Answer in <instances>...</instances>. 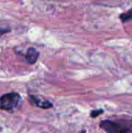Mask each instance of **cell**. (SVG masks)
I'll return each instance as SVG.
<instances>
[{
	"instance_id": "6da1fadb",
	"label": "cell",
	"mask_w": 132,
	"mask_h": 133,
	"mask_svg": "<svg viewBox=\"0 0 132 133\" xmlns=\"http://www.w3.org/2000/svg\"><path fill=\"white\" fill-rule=\"evenodd\" d=\"M100 127L107 133H132V118L103 120L100 123Z\"/></svg>"
},
{
	"instance_id": "7a4b0ae2",
	"label": "cell",
	"mask_w": 132,
	"mask_h": 133,
	"mask_svg": "<svg viewBox=\"0 0 132 133\" xmlns=\"http://www.w3.org/2000/svg\"><path fill=\"white\" fill-rule=\"evenodd\" d=\"M20 96L17 93H8L0 97V109L3 111H11L19 104Z\"/></svg>"
},
{
	"instance_id": "3957f363",
	"label": "cell",
	"mask_w": 132,
	"mask_h": 133,
	"mask_svg": "<svg viewBox=\"0 0 132 133\" xmlns=\"http://www.w3.org/2000/svg\"><path fill=\"white\" fill-rule=\"evenodd\" d=\"M29 100L32 105H34V106L40 108L47 109V108H50L52 107V104L50 101H48L45 99H42L40 97L33 96V95H30L29 97Z\"/></svg>"
},
{
	"instance_id": "277c9868",
	"label": "cell",
	"mask_w": 132,
	"mask_h": 133,
	"mask_svg": "<svg viewBox=\"0 0 132 133\" xmlns=\"http://www.w3.org/2000/svg\"><path fill=\"white\" fill-rule=\"evenodd\" d=\"M39 57V52L34 48H29L26 54V60L29 64H34Z\"/></svg>"
},
{
	"instance_id": "5b68a950",
	"label": "cell",
	"mask_w": 132,
	"mask_h": 133,
	"mask_svg": "<svg viewBox=\"0 0 132 133\" xmlns=\"http://www.w3.org/2000/svg\"><path fill=\"white\" fill-rule=\"evenodd\" d=\"M120 19L122 23H125V22H128V20H131L132 19V9H131L129 11H128L124 13L121 14Z\"/></svg>"
},
{
	"instance_id": "8992f818",
	"label": "cell",
	"mask_w": 132,
	"mask_h": 133,
	"mask_svg": "<svg viewBox=\"0 0 132 133\" xmlns=\"http://www.w3.org/2000/svg\"><path fill=\"white\" fill-rule=\"evenodd\" d=\"M10 30L11 29L8 25H6V24L3 25V24L0 23V37H2V35L7 34L9 32H10Z\"/></svg>"
},
{
	"instance_id": "52a82bcc",
	"label": "cell",
	"mask_w": 132,
	"mask_h": 133,
	"mask_svg": "<svg viewBox=\"0 0 132 133\" xmlns=\"http://www.w3.org/2000/svg\"><path fill=\"white\" fill-rule=\"evenodd\" d=\"M103 112H104V111L102 110V109L93 110V111H92L91 113H90V117H91V118H96V117H98L99 115H100L101 114H103Z\"/></svg>"
}]
</instances>
